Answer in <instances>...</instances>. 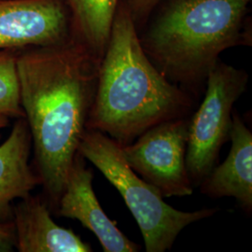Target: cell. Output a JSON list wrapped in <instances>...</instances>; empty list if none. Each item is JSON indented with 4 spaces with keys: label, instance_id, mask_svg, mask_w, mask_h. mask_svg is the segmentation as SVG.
I'll use <instances>...</instances> for the list:
<instances>
[{
    "label": "cell",
    "instance_id": "1",
    "mask_svg": "<svg viewBox=\"0 0 252 252\" xmlns=\"http://www.w3.org/2000/svg\"><path fill=\"white\" fill-rule=\"evenodd\" d=\"M21 106L34 152L33 166L55 211L94 99L100 60L71 38L20 49Z\"/></svg>",
    "mask_w": 252,
    "mask_h": 252
},
{
    "label": "cell",
    "instance_id": "2",
    "mask_svg": "<svg viewBox=\"0 0 252 252\" xmlns=\"http://www.w3.org/2000/svg\"><path fill=\"white\" fill-rule=\"evenodd\" d=\"M194 99L158 70L145 53L130 15L120 11L100 60L86 130L99 131L124 147L153 126L191 116Z\"/></svg>",
    "mask_w": 252,
    "mask_h": 252
},
{
    "label": "cell",
    "instance_id": "3",
    "mask_svg": "<svg viewBox=\"0 0 252 252\" xmlns=\"http://www.w3.org/2000/svg\"><path fill=\"white\" fill-rule=\"evenodd\" d=\"M251 0H180L154 25L145 53L170 81L191 86L207 80L224 50L242 42Z\"/></svg>",
    "mask_w": 252,
    "mask_h": 252
},
{
    "label": "cell",
    "instance_id": "4",
    "mask_svg": "<svg viewBox=\"0 0 252 252\" xmlns=\"http://www.w3.org/2000/svg\"><path fill=\"white\" fill-rule=\"evenodd\" d=\"M78 153L96 166L121 193L140 228L147 252L170 250L184 228L219 211L204 208L186 212L167 205L160 192L130 167L123 147L99 131L86 130Z\"/></svg>",
    "mask_w": 252,
    "mask_h": 252
},
{
    "label": "cell",
    "instance_id": "5",
    "mask_svg": "<svg viewBox=\"0 0 252 252\" xmlns=\"http://www.w3.org/2000/svg\"><path fill=\"white\" fill-rule=\"evenodd\" d=\"M248 80L244 70L219 61L207 74L205 97L189 118L186 166L193 186L216 166L221 147L230 140L234 103Z\"/></svg>",
    "mask_w": 252,
    "mask_h": 252
},
{
    "label": "cell",
    "instance_id": "6",
    "mask_svg": "<svg viewBox=\"0 0 252 252\" xmlns=\"http://www.w3.org/2000/svg\"><path fill=\"white\" fill-rule=\"evenodd\" d=\"M189 117L151 127L131 144L123 147L126 162L162 197L192 194L186 166Z\"/></svg>",
    "mask_w": 252,
    "mask_h": 252
},
{
    "label": "cell",
    "instance_id": "7",
    "mask_svg": "<svg viewBox=\"0 0 252 252\" xmlns=\"http://www.w3.org/2000/svg\"><path fill=\"white\" fill-rule=\"evenodd\" d=\"M68 39L63 0H0V50L55 45Z\"/></svg>",
    "mask_w": 252,
    "mask_h": 252
},
{
    "label": "cell",
    "instance_id": "8",
    "mask_svg": "<svg viewBox=\"0 0 252 252\" xmlns=\"http://www.w3.org/2000/svg\"><path fill=\"white\" fill-rule=\"evenodd\" d=\"M94 174L76 154L55 209L58 216L77 220L99 240L105 252H136L140 246L128 239L105 213L93 189Z\"/></svg>",
    "mask_w": 252,
    "mask_h": 252
},
{
    "label": "cell",
    "instance_id": "9",
    "mask_svg": "<svg viewBox=\"0 0 252 252\" xmlns=\"http://www.w3.org/2000/svg\"><path fill=\"white\" fill-rule=\"evenodd\" d=\"M12 223L15 231V250L19 252H90L72 230L54 222L44 197L31 194L13 205Z\"/></svg>",
    "mask_w": 252,
    "mask_h": 252
},
{
    "label": "cell",
    "instance_id": "10",
    "mask_svg": "<svg viewBox=\"0 0 252 252\" xmlns=\"http://www.w3.org/2000/svg\"><path fill=\"white\" fill-rule=\"evenodd\" d=\"M231 150L225 161L215 166L198 186L211 198L233 197L244 210H252V134L238 113L233 114Z\"/></svg>",
    "mask_w": 252,
    "mask_h": 252
},
{
    "label": "cell",
    "instance_id": "11",
    "mask_svg": "<svg viewBox=\"0 0 252 252\" xmlns=\"http://www.w3.org/2000/svg\"><path fill=\"white\" fill-rule=\"evenodd\" d=\"M32 139L25 118H18L9 137L0 145V223L11 222L13 205L40 185L30 163Z\"/></svg>",
    "mask_w": 252,
    "mask_h": 252
},
{
    "label": "cell",
    "instance_id": "12",
    "mask_svg": "<svg viewBox=\"0 0 252 252\" xmlns=\"http://www.w3.org/2000/svg\"><path fill=\"white\" fill-rule=\"evenodd\" d=\"M79 37L73 39L101 60L108 45L118 0H63Z\"/></svg>",
    "mask_w": 252,
    "mask_h": 252
},
{
    "label": "cell",
    "instance_id": "13",
    "mask_svg": "<svg viewBox=\"0 0 252 252\" xmlns=\"http://www.w3.org/2000/svg\"><path fill=\"white\" fill-rule=\"evenodd\" d=\"M19 50H0V115L9 119L25 118L16 63Z\"/></svg>",
    "mask_w": 252,
    "mask_h": 252
},
{
    "label": "cell",
    "instance_id": "14",
    "mask_svg": "<svg viewBox=\"0 0 252 252\" xmlns=\"http://www.w3.org/2000/svg\"><path fill=\"white\" fill-rule=\"evenodd\" d=\"M15 250V231L12 221L0 223V252Z\"/></svg>",
    "mask_w": 252,
    "mask_h": 252
},
{
    "label": "cell",
    "instance_id": "15",
    "mask_svg": "<svg viewBox=\"0 0 252 252\" xmlns=\"http://www.w3.org/2000/svg\"><path fill=\"white\" fill-rule=\"evenodd\" d=\"M159 0H133L135 9L137 10H145L153 7V5Z\"/></svg>",
    "mask_w": 252,
    "mask_h": 252
},
{
    "label": "cell",
    "instance_id": "16",
    "mask_svg": "<svg viewBox=\"0 0 252 252\" xmlns=\"http://www.w3.org/2000/svg\"><path fill=\"white\" fill-rule=\"evenodd\" d=\"M9 118L0 115V130L6 128L9 125Z\"/></svg>",
    "mask_w": 252,
    "mask_h": 252
}]
</instances>
